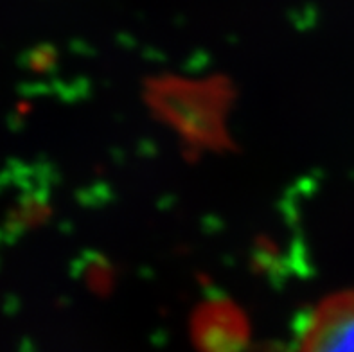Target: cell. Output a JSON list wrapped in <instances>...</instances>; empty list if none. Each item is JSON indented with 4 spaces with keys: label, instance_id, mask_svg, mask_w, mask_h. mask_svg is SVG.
I'll list each match as a JSON object with an SVG mask.
<instances>
[{
    "label": "cell",
    "instance_id": "obj_1",
    "mask_svg": "<svg viewBox=\"0 0 354 352\" xmlns=\"http://www.w3.org/2000/svg\"><path fill=\"white\" fill-rule=\"evenodd\" d=\"M295 352H354V291L329 295L311 311Z\"/></svg>",
    "mask_w": 354,
    "mask_h": 352
}]
</instances>
